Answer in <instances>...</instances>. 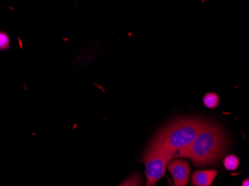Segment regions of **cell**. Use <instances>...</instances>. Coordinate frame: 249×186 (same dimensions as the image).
I'll use <instances>...</instances> for the list:
<instances>
[{"instance_id": "ba28073f", "label": "cell", "mask_w": 249, "mask_h": 186, "mask_svg": "<svg viewBox=\"0 0 249 186\" xmlns=\"http://www.w3.org/2000/svg\"><path fill=\"white\" fill-rule=\"evenodd\" d=\"M142 180L140 173H134L119 186H142Z\"/></svg>"}, {"instance_id": "9c48e42d", "label": "cell", "mask_w": 249, "mask_h": 186, "mask_svg": "<svg viewBox=\"0 0 249 186\" xmlns=\"http://www.w3.org/2000/svg\"><path fill=\"white\" fill-rule=\"evenodd\" d=\"M10 37L6 32H0V51L8 50L10 47Z\"/></svg>"}, {"instance_id": "3957f363", "label": "cell", "mask_w": 249, "mask_h": 186, "mask_svg": "<svg viewBox=\"0 0 249 186\" xmlns=\"http://www.w3.org/2000/svg\"><path fill=\"white\" fill-rule=\"evenodd\" d=\"M174 156L166 153H144L142 162L145 166L146 185L145 186H155L158 182L165 177L168 163Z\"/></svg>"}, {"instance_id": "8992f818", "label": "cell", "mask_w": 249, "mask_h": 186, "mask_svg": "<svg viewBox=\"0 0 249 186\" xmlns=\"http://www.w3.org/2000/svg\"><path fill=\"white\" fill-rule=\"evenodd\" d=\"M203 102L208 108H216L219 105V97L217 94L214 93V92H208L203 98Z\"/></svg>"}, {"instance_id": "7a4b0ae2", "label": "cell", "mask_w": 249, "mask_h": 186, "mask_svg": "<svg viewBox=\"0 0 249 186\" xmlns=\"http://www.w3.org/2000/svg\"><path fill=\"white\" fill-rule=\"evenodd\" d=\"M227 147L228 139L221 127L206 121L194 142L178 152L177 157L189 158L195 166H211L217 163Z\"/></svg>"}, {"instance_id": "52a82bcc", "label": "cell", "mask_w": 249, "mask_h": 186, "mask_svg": "<svg viewBox=\"0 0 249 186\" xmlns=\"http://www.w3.org/2000/svg\"><path fill=\"white\" fill-rule=\"evenodd\" d=\"M223 164L228 170H235L240 166V159L236 155H229L224 159Z\"/></svg>"}, {"instance_id": "277c9868", "label": "cell", "mask_w": 249, "mask_h": 186, "mask_svg": "<svg viewBox=\"0 0 249 186\" xmlns=\"http://www.w3.org/2000/svg\"><path fill=\"white\" fill-rule=\"evenodd\" d=\"M166 169L173 177V186H187L191 171L188 162L183 159L170 161Z\"/></svg>"}, {"instance_id": "5b68a950", "label": "cell", "mask_w": 249, "mask_h": 186, "mask_svg": "<svg viewBox=\"0 0 249 186\" xmlns=\"http://www.w3.org/2000/svg\"><path fill=\"white\" fill-rule=\"evenodd\" d=\"M218 174L219 171L214 169L197 170L192 175V185L194 186H211Z\"/></svg>"}, {"instance_id": "6da1fadb", "label": "cell", "mask_w": 249, "mask_h": 186, "mask_svg": "<svg viewBox=\"0 0 249 186\" xmlns=\"http://www.w3.org/2000/svg\"><path fill=\"white\" fill-rule=\"evenodd\" d=\"M205 122L190 117L172 121L155 134L144 153H166L177 157L178 152L194 142Z\"/></svg>"}, {"instance_id": "30bf717a", "label": "cell", "mask_w": 249, "mask_h": 186, "mask_svg": "<svg viewBox=\"0 0 249 186\" xmlns=\"http://www.w3.org/2000/svg\"><path fill=\"white\" fill-rule=\"evenodd\" d=\"M241 186H249V179H246V180H243V183H242Z\"/></svg>"}]
</instances>
